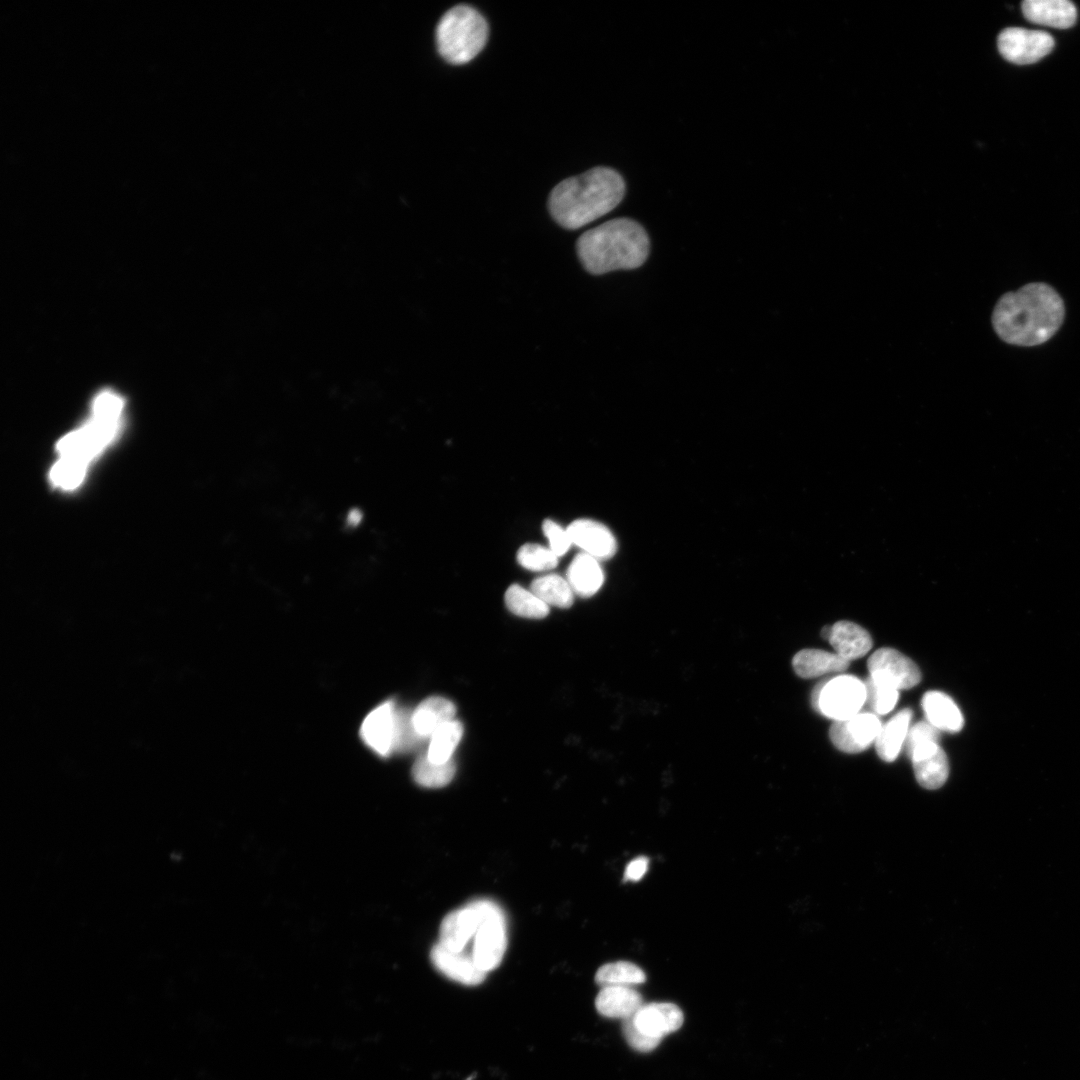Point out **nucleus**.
Instances as JSON below:
<instances>
[{
    "label": "nucleus",
    "instance_id": "obj_1",
    "mask_svg": "<svg viewBox=\"0 0 1080 1080\" xmlns=\"http://www.w3.org/2000/svg\"><path fill=\"white\" fill-rule=\"evenodd\" d=\"M1064 318L1065 306L1059 293L1047 283L1033 282L999 298L992 325L1004 342L1030 347L1051 339Z\"/></svg>",
    "mask_w": 1080,
    "mask_h": 1080
},
{
    "label": "nucleus",
    "instance_id": "obj_2",
    "mask_svg": "<svg viewBox=\"0 0 1080 1080\" xmlns=\"http://www.w3.org/2000/svg\"><path fill=\"white\" fill-rule=\"evenodd\" d=\"M625 182L609 167H595L558 183L548 209L562 227L579 229L612 211L623 199Z\"/></svg>",
    "mask_w": 1080,
    "mask_h": 1080
},
{
    "label": "nucleus",
    "instance_id": "obj_3",
    "mask_svg": "<svg viewBox=\"0 0 1080 1080\" xmlns=\"http://www.w3.org/2000/svg\"><path fill=\"white\" fill-rule=\"evenodd\" d=\"M645 229L630 218H615L584 232L576 251L585 270L601 275L640 267L649 254Z\"/></svg>",
    "mask_w": 1080,
    "mask_h": 1080
},
{
    "label": "nucleus",
    "instance_id": "obj_4",
    "mask_svg": "<svg viewBox=\"0 0 1080 1080\" xmlns=\"http://www.w3.org/2000/svg\"><path fill=\"white\" fill-rule=\"evenodd\" d=\"M124 408L123 399L113 391H102L94 399L90 420L64 436L56 446L61 458L88 467L118 435Z\"/></svg>",
    "mask_w": 1080,
    "mask_h": 1080
},
{
    "label": "nucleus",
    "instance_id": "obj_5",
    "mask_svg": "<svg viewBox=\"0 0 1080 1080\" xmlns=\"http://www.w3.org/2000/svg\"><path fill=\"white\" fill-rule=\"evenodd\" d=\"M487 36L488 26L484 17L471 6L456 5L438 22L437 50L447 62L464 64L483 49Z\"/></svg>",
    "mask_w": 1080,
    "mask_h": 1080
},
{
    "label": "nucleus",
    "instance_id": "obj_6",
    "mask_svg": "<svg viewBox=\"0 0 1080 1080\" xmlns=\"http://www.w3.org/2000/svg\"><path fill=\"white\" fill-rule=\"evenodd\" d=\"M480 923L474 936L472 953L476 966L487 973L500 964L507 946L506 922L501 908L490 900L473 901Z\"/></svg>",
    "mask_w": 1080,
    "mask_h": 1080
},
{
    "label": "nucleus",
    "instance_id": "obj_7",
    "mask_svg": "<svg viewBox=\"0 0 1080 1080\" xmlns=\"http://www.w3.org/2000/svg\"><path fill=\"white\" fill-rule=\"evenodd\" d=\"M865 703V683L852 675H839L823 681L812 693L814 709L834 721L855 716Z\"/></svg>",
    "mask_w": 1080,
    "mask_h": 1080
},
{
    "label": "nucleus",
    "instance_id": "obj_8",
    "mask_svg": "<svg viewBox=\"0 0 1080 1080\" xmlns=\"http://www.w3.org/2000/svg\"><path fill=\"white\" fill-rule=\"evenodd\" d=\"M1000 54L1018 65L1032 64L1049 54L1055 43L1053 37L1040 30L1010 27L1000 32L997 40Z\"/></svg>",
    "mask_w": 1080,
    "mask_h": 1080
},
{
    "label": "nucleus",
    "instance_id": "obj_9",
    "mask_svg": "<svg viewBox=\"0 0 1080 1080\" xmlns=\"http://www.w3.org/2000/svg\"><path fill=\"white\" fill-rule=\"evenodd\" d=\"M867 666L874 682L897 690L912 688L921 680L918 666L892 648L876 650L868 659Z\"/></svg>",
    "mask_w": 1080,
    "mask_h": 1080
},
{
    "label": "nucleus",
    "instance_id": "obj_10",
    "mask_svg": "<svg viewBox=\"0 0 1080 1080\" xmlns=\"http://www.w3.org/2000/svg\"><path fill=\"white\" fill-rule=\"evenodd\" d=\"M363 742L381 757L396 752L398 742V708L394 701L381 703L363 720L360 727Z\"/></svg>",
    "mask_w": 1080,
    "mask_h": 1080
},
{
    "label": "nucleus",
    "instance_id": "obj_11",
    "mask_svg": "<svg viewBox=\"0 0 1080 1080\" xmlns=\"http://www.w3.org/2000/svg\"><path fill=\"white\" fill-rule=\"evenodd\" d=\"M882 725L874 713L860 712L834 721L829 730L833 745L846 753H859L875 742Z\"/></svg>",
    "mask_w": 1080,
    "mask_h": 1080
},
{
    "label": "nucleus",
    "instance_id": "obj_12",
    "mask_svg": "<svg viewBox=\"0 0 1080 1080\" xmlns=\"http://www.w3.org/2000/svg\"><path fill=\"white\" fill-rule=\"evenodd\" d=\"M567 531L574 545L599 561L610 559L617 552L614 534L598 521L577 519L569 524Z\"/></svg>",
    "mask_w": 1080,
    "mask_h": 1080
},
{
    "label": "nucleus",
    "instance_id": "obj_13",
    "mask_svg": "<svg viewBox=\"0 0 1080 1080\" xmlns=\"http://www.w3.org/2000/svg\"><path fill=\"white\" fill-rule=\"evenodd\" d=\"M917 782L925 789L940 788L949 775V763L944 750L936 742L917 745L909 754Z\"/></svg>",
    "mask_w": 1080,
    "mask_h": 1080
},
{
    "label": "nucleus",
    "instance_id": "obj_14",
    "mask_svg": "<svg viewBox=\"0 0 1080 1080\" xmlns=\"http://www.w3.org/2000/svg\"><path fill=\"white\" fill-rule=\"evenodd\" d=\"M480 923L479 912L473 902L447 914L440 925L439 943L445 948L463 952L474 938Z\"/></svg>",
    "mask_w": 1080,
    "mask_h": 1080
},
{
    "label": "nucleus",
    "instance_id": "obj_15",
    "mask_svg": "<svg viewBox=\"0 0 1080 1080\" xmlns=\"http://www.w3.org/2000/svg\"><path fill=\"white\" fill-rule=\"evenodd\" d=\"M632 1018L637 1029L660 1039L678 1030L684 1021L681 1009L668 1002L642 1005Z\"/></svg>",
    "mask_w": 1080,
    "mask_h": 1080
},
{
    "label": "nucleus",
    "instance_id": "obj_16",
    "mask_svg": "<svg viewBox=\"0 0 1080 1080\" xmlns=\"http://www.w3.org/2000/svg\"><path fill=\"white\" fill-rule=\"evenodd\" d=\"M430 958L442 974L464 985H477L485 979L486 973L476 966L471 955L464 952L452 951L437 943Z\"/></svg>",
    "mask_w": 1080,
    "mask_h": 1080
},
{
    "label": "nucleus",
    "instance_id": "obj_17",
    "mask_svg": "<svg viewBox=\"0 0 1080 1080\" xmlns=\"http://www.w3.org/2000/svg\"><path fill=\"white\" fill-rule=\"evenodd\" d=\"M1022 11L1030 22L1058 29L1073 26L1077 18L1074 4L1067 0H1025Z\"/></svg>",
    "mask_w": 1080,
    "mask_h": 1080
},
{
    "label": "nucleus",
    "instance_id": "obj_18",
    "mask_svg": "<svg viewBox=\"0 0 1080 1080\" xmlns=\"http://www.w3.org/2000/svg\"><path fill=\"white\" fill-rule=\"evenodd\" d=\"M455 705L448 699L432 696L423 700L412 712L413 727L421 740L430 739L443 724L454 720Z\"/></svg>",
    "mask_w": 1080,
    "mask_h": 1080
},
{
    "label": "nucleus",
    "instance_id": "obj_19",
    "mask_svg": "<svg viewBox=\"0 0 1080 1080\" xmlns=\"http://www.w3.org/2000/svg\"><path fill=\"white\" fill-rule=\"evenodd\" d=\"M566 580L574 594L584 598L591 597L604 582L600 561L585 552L578 553L567 569Z\"/></svg>",
    "mask_w": 1080,
    "mask_h": 1080
},
{
    "label": "nucleus",
    "instance_id": "obj_20",
    "mask_svg": "<svg viewBox=\"0 0 1080 1080\" xmlns=\"http://www.w3.org/2000/svg\"><path fill=\"white\" fill-rule=\"evenodd\" d=\"M828 640L836 654L847 661L864 656L872 647L870 634L849 621H839L831 626Z\"/></svg>",
    "mask_w": 1080,
    "mask_h": 1080
},
{
    "label": "nucleus",
    "instance_id": "obj_21",
    "mask_svg": "<svg viewBox=\"0 0 1080 1080\" xmlns=\"http://www.w3.org/2000/svg\"><path fill=\"white\" fill-rule=\"evenodd\" d=\"M642 996L628 986L602 987L595 998L597 1011L608 1018L627 1019L642 1006Z\"/></svg>",
    "mask_w": 1080,
    "mask_h": 1080
},
{
    "label": "nucleus",
    "instance_id": "obj_22",
    "mask_svg": "<svg viewBox=\"0 0 1080 1080\" xmlns=\"http://www.w3.org/2000/svg\"><path fill=\"white\" fill-rule=\"evenodd\" d=\"M927 720L938 730L959 732L964 725L963 715L955 702L945 693L929 691L922 698Z\"/></svg>",
    "mask_w": 1080,
    "mask_h": 1080
},
{
    "label": "nucleus",
    "instance_id": "obj_23",
    "mask_svg": "<svg viewBox=\"0 0 1080 1080\" xmlns=\"http://www.w3.org/2000/svg\"><path fill=\"white\" fill-rule=\"evenodd\" d=\"M793 668L802 678H814L830 672H842L849 667V661L836 653L819 649H804L793 658Z\"/></svg>",
    "mask_w": 1080,
    "mask_h": 1080
},
{
    "label": "nucleus",
    "instance_id": "obj_24",
    "mask_svg": "<svg viewBox=\"0 0 1080 1080\" xmlns=\"http://www.w3.org/2000/svg\"><path fill=\"white\" fill-rule=\"evenodd\" d=\"M911 718L912 711L903 709L881 727L874 743L882 760L891 762L897 758L906 740Z\"/></svg>",
    "mask_w": 1080,
    "mask_h": 1080
},
{
    "label": "nucleus",
    "instance_id": "obj_25",
    "mask_svg": "<svg viewBox=\"0 0 1080 1080\" xmlns=\"http://www.w3.org/2000/svg\"><path fill=\"white\" fill-rule=\"evenodd\" d=\"M530 590L548 606L569 608L573 604L574 592L566 578L557 574H547L535 578Z\"/></svg>",
    "mask_w": 1080,
    "mask_h": 1080
},
{
    "label": "nucleus",
    "instance_id": "obj_26",
    "mask_svg": "<svg viewBox=\"0 0 1080 1080\" xmlns=\"http://www.w3.org/2000/svg\"><path fill=\"white\" fill-rule=\"evenodd\" d=\"M456 771L453 759L436 763L426 754L419 756L412 766V776L417 784L426 788H441L451 782Z\"/></svg>",
    "mask_w": 1080,
    "mask_h": 1080
},
{
    "label": "nucleus",
    "instance_id": "obj_27",
    "mask_svg": "<svg viewBox=\"0 0 1080 1080\" xmlns=\"http://www.w3.org/2000/svg\"><path fill=\"white\" fill-rule=\"evenodd\" d=\"M462 735L463 726L459 721L454 719L443 724L430 737L426 756L436 763L451 760Z\"/></svg>",
    "mask_w": 1080,
    "mask_h": 1080
},
{
    "label": "nucleus",
    "instance_id": "obj_28",
    "mask_svg": "<svg viewBox=\"0 0 1080 1080\" xmlns=\"http://www.w3.org/2000/svg\"><path fill=\"white\" fill-rule=\"evenodd\" d=\"M505 604L513 614L524 618L541 619L549 613L546 603L518 584H512L506 590Z\"/></svg>",
    "mask_w": 1080,
    "mask_h": 1080
},
{
    "label": "nucleus",
    "instance_id": "obj_29",
    "mask_svg": "<svg viewBox=\"0 0 1080 1080\" xmlns=\"http://www.w3.org/2000/svg\"><path fill=\"white\" fill-rule=\"evenodd\" d=\"M646 981L645 972L634 963L617 961L601 966L595 974V982L601 986H628Z\"/></svg>",
    "mask_w": 1080,
    "mask_h": 1080
},
{
    "label": "nucleus",
    "instance_id": "obj_30",
    "mask_svg": "<svg viewBox=\"0 0 1080 1080\" xmlns=\"http://www.w3.org/2000/svg\"><path fill=\"white\" fill-rule=\"evenodd\" d=\"M516 558L522 567L531 571L550 570L558 564V557L549 547L534 543L522 545L517 552Z\"/></svg>",
    "mask_w": 1080,
    "mask_h": 1080
},
{
    "label": "nucleus",
    "instance_id": "obj_31",
    "mask_svg": "<svg viewBox=\"0 0 1080 1080\" xmlns=\"http://www.w3.org/2000/svg\"><path fill=\"white\" fill-rule=\"evenodd\" d=\"M87 466L67 458H60L50 472L51 482L62 489H74L80 485Z\"/></svg>",
    "mask_w": 1080,
    "mask_h": 1080
},
{
    "label": "nucleus",
    "instance_id": "obj_32",
    "mask_svg": "<svg viewBox=\"0 0 1080 1080\" xmlns=\"http://www.w3.org/2000/svg\"><path fill=\"white\" fill-rule=\"evenodd\" d=\"M864 683L866 688L865 704H868L873 712L884 715L895 707L899 697L897 689L876 683L870 677Z\"/></svg>",
    "mask_w": 1080,
    "mask_h": 1080
},
{
    "label": "nucleus",
    "instance_id": "obj_33",
    "mask_svg": "<svg viewBox=\"0 0 1080 1080\" xmlns=\"http://www.w3.org/2000/svg\"><path fill=\"white\" fill-rule=\"evenodd\" d=\"M543 533L549 542V548L559 558L563 556L573 545L567 528L564 529L551 519H546L542 525Z\"/></svg>",
    "mask_w": 1080,
    "mask_h": 1080
},
{
    "label": "nucleus",
    "instance_id": "obj_34",
    "mask_svg": "<svg viewBox=\"0 0 1080 1080\" xmlns=\"http://www.w3.org/2000/svg\"><path fill=\"white\" fill-rule=\"evenodd\" d=\"M632 1017L625 1019L623 1024V1033L627 1043L630 1047L640 1052H650L654 1050L660 1044L662 1039L651 1037L641 1032L636 1028Z\"/></svg>",
    "mask_w": 1080,
    "mask_h": 1080
},
{
    "label": "nucleus",
    "instance_id": "obj_35",
    "mask_svg": "<svg viewBox=\"0 0 1080 1080\" xmlns=\"http://www.w3.org/2000/svg\"><path fill=\"white\" fill-rule=\"evenodd\" d=\"M939 739L940 730H938L928 721L918 722L908 730L905 740L906 752L909 755L917 745L928 742L938 743Z\"/></svg>",
    "mask_w": 1080,
    "mask_h": 1080
},
{
    "label": "nucleus",
    "instance_id": "obj_36",
    "mask_svg": "<svg viewBox=\"0 0 1080 1080\" xmlns=\"http://www.w3.org/2000/svg\"><path fill=\"white\" fill-rule=\"evenodd\" d=\"M275 478V471L269 464H252L248 467V485L259 486L271 483Z\"/></svg>",
    "mask_w": 1080,
    "mask_h": 1080
},
{
    "label": "nucleus",
    "instance_id": "obj_37",
    "mask_svg": "<svg viewBox=\"0 0 1080 1080\" xmlns=\"http://www.w3.org/2000/svg\"><path fill=\"white\" fill-rule=\"evenodd\" d=\"M649 860L645 856H639L628 863L625 868L624 878L629 881L640 880L648 869Z\"/></svg>",
    "mask_w": 1080,
    "mask_h": 1080
}]
</instances>
